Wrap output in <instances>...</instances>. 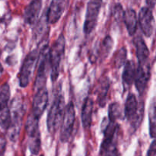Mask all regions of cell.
I'll list each match as a JSON object with an SVG mask.
<instances>
[{
  "label": "cell",
  "mask_w": 156,
  "mask_h": 156,
  "mask_svg": "<svg viewBox=\"0 0 156 156\" xmlns=\"http://www.w3.org/2000/svg\"><path fill=\"white\" fill-rule=\"evenodd\" d=\"M66 47V40L63 35H60L54 44H53L49 52V64L51 69L52 82H56L59 75V68L62 58L63 56Z\"/></svg>",
  "instance_id": "cell-1"
},
{
  "label": "cell",
  "mask_w": 156,
  "mask_h": 156,
  "mask_svg": "<svg viewBox=\"0 0 156 156\" xmlns=\"http://www.w3.org/2000/svg\"><path fill=\"white\" fill-rule=\"evenodd\" d=\"M65 101L62 94H58L53 100L47 116V129L50 133L53 134L61 126L64 112H65Z\"/></svg>",
  "instance_id": "cell-2"
},
{
  "label": "cell",
  "mask_w": 156,
  "mask_h": 156,
  "mask_svg": "<svg viewBox=\"0 0 156 156\" xmlns=\"http://www.w3.org/2000/svg\"><path fill=\"white\" fill-rule=\"evenodd\" d=\"M39 52L35 49L30 51L24 59L19 75H18L19 85L22 88H25L29 84L30 77L34 71L37 62L39 59Z\"/></svg>",
  "instance_id": "cell-3"
},
{
  "label": "cell",
  "mask_w": 156,
  "mask_h": 156,
  "mask_svg": "<svg viewBox=\"0 0 156 156\" xmlns=\"http://www.w3.org/2000/svg\"><path fill=\"white\" fill-rule=\"evenodd\" d=\"M75 120H76V112H75L74 105L70 101L66 106L63 118L61 123L60 140L62 143H66L69 140L74 127Z\"/></svg>",
  "instance_id": "cell-4"
},
{
  "label": "cell",
  "mask_w": 156,
  "mask_h": 156,
  "mask_svg": "<svg viewBox=\"0 0 156 156\" xmlns=\"http://www.w3.org/2000/svg\"><path fill=\"white\" fill-rule=\"evenodd\" d=\"M24 110L22 104L20 101L14 99L12 105V124L9 128V136L12 141H15L19 135L21 129V120L24 115Z\"/></svg>",
  "instance_id": "cell-5"
},
{
  "label": "cell",
  "mask_w": 156,
  "mask_h": 156,
  "mask_svg": "<svg viewBox=\"0 0 156 156\" xmlns=\"http://www.w3.org/2000/svg\"><path fill=\"white\" fill-rule=\"evenodd\" d=\"M101 5L102 0H89L88 2L84 23V33L85 34H91L96 27Z\"/></svg>",
  "instance_id": "cell-6"
},
{
  "label": "cell",
  "mask_w": 156,
  "mask_h": 156,
  "mask_svg": "<svg viewBox=\"0 0 156 156\" xmlns=\"http://www.w3.org/2000/svg\"><path fill=\"white\" fill-rule=\"evenodd\" d=\"M143 108L139 110L138 101L133 94H129L125 103V116L126 119L131 122L132 126L136 128L141 122L143 117Z\"/></svg>",
  "instance_id": "cell-7"
},
{
  "label": "cell",
  "mask_w": 156,
  "mask_h": 156,
  "mask_svg": "<svg viewBox=\"0 0 156 156\" xmlns=\"http://www.w3.org/2000/svg\"><path fill=\"white\" fill-rule=\"evenodd\" d=\"M48 47L47 44L43 46L41 53H40L39 59H38L39 65H38L36 80L34 82V88H36V91L43 87H45L46 80H47V78H46L47 69V65L48 64L49 52H50V49Z\"/></svg>",
  "instance_id": "cell-8"
},
{
  "label": "cell",
  "mask_w": 156,
  "mask_h": 156,
  "mask_svg": "<svg viewBox=\"0 0 156 156\" xmlns=\"http://www.w3.org/2000/svg\"><path fill=\"white\" fill-rule=\"evenodd\" d=\"M138 21L143 33L146 37L153 34L155 27V18L149 7H143L139 12Z\"/></svg>",
  "instance_id": "cell-9"
},
{
  "label": "cell",
  "mask_w": 156,
  "mask_h": 156,
  "mask_svg": "<svg viewBox=\"0 0 156 156\" xmlns=\"http://www.w3.org/2000/svg\"><path fill=\"white\" fill-rule=\"evenodd\" d=\"M47 103H48V91L45 86L37 90L36 94L34 98L31 114L40 120L43 113L47 108Z\"/></svg>",
  "instance_id": "cell-10"
},
{
  "label": "cell",
  "mask_w": 156,
  "mask_h": 156,
  "mask_svg": "<svg viewBox=\"0 0 156 156\" xmlns=\"http://www.w3.org/2000/svg\"><path fill=\"white\" fill-rule=\"evenodd\" d=\"M150 77V69L147 62L139 63L138 68L136 71L135 85L140 94H143L145 91Z\"/></svg>",
  "instance_id": "cell-11"
},
{
  "label": "cell",
  "mask_w": 156,
  "mask_h": 156,
  "mask_svg": "<svg viewBox=\"0 0 156 156\" xmlns=\"http://www.w3.org/2000/svg\"><path fill=\"white\" fill-rule=\"evenodd\" d=\"M66 0H52L47 12V21L50 24H56L64 12Z\"/></svg>",
  "instance_id": "cell-12"
},
{
  "label": "cell",
  "mask_w": 156,
  "mask_h": 156,
  "mask_svg": "<svg viewBox=\"0 0 156 156\" xmlns=\"http://www.w3.org/2000/svg\"><path fill=\"white\" fill-rule=\"evenodd\" d=\"M42 7V0H32L26 7L24 19L27 24H34L37 20Z\"/></svg>",
  "instance_id": "cell-13"
},
{
  "label": "cell",
  "mask_w": 156,
  "mask_h": 156,
  "mask_svg": "<svg viewBox=\"0 0 156 156\" xmlns=\"http://www.w3.org/2000/svg\"><path fill=\"white\" fill-rule=\"evenodd\" d=\"M135 66L133 61L129 60L126 62L123 69V75H122V80H123V85L125 90L129 88L135 81L136 76Z\"/></svg>",
  "instance_id": "cell-14"
},
{
  "label": "cell",
  "mask_w": 156,
  "mask_h": 156,
  "mask_svg": "<svg viewBox=\"0 0 156 156\" xmlns=\"http://www.w3.org/2000/svg\"><path fill=\"white\" fill-rule=\"evenodd\" d=\"M94 103L92 99L90 98H86L84 101L82 110V121L84 128L88 129L91 125L92 121V113Z\"/></svg>",
  "instance_id": "cell-15"
},
{
  "label": "cell",
  "mask_w": 156,
  "mask_h": 156,
  "mask_svg": "<svg viewBox=\"0 0 156 156\" xmlns=\"http://www.w3.org/2000/svg\"><path fill=\"white\" fill-rule=\"evenodd\" d=\"M134 44L136 50V56L139 63H146L147 62L149 56V50L144 40L141 37H137L134 40Z\"/></svg>",
  "instance_id": "cell-16"
},
{
  "label": "cell",
  "mask_w": 156,
  "mask_h": 156,
  "mask_svg": "<svg viewBox=\"0 0 156 156\" xmlns=\"http://www.w3.org/2000/svg\"><path fill=\"white\" fill-rule=\"evenodd\" d=\"M125 24H126V29L129 35H134V34L136 31L137 28V19L136 13L133 9H128L125 12L124 19H123Z\"/></svg>",
  "instance_id": "cell-17"
},
{
  "label": "cell",
  "mask_w": 156,
  "mask_h": 156,
  "mask_svg": "<svg viewBox=\"0 0 156 156\" xmlns=\"http://www.w3.org/2000/svg\"><path fill=\"white\" fill-rule=\"evenodd\" d=\"M38 123H39V119L34 117L33 114H30L28 116L25 124V129L27 135H28L29 139L41 136L39 131V126H38Z\"/></svg>",
  "instance_id": "cell-18"
},
{
  "label": "cell",
  "mask_w": 156,
  "mask_h": 156,
  "mask_svg": "<svg viewBox=\"0 0 156 156\" xmlns=\"http://www.w3.org/2000/svg\"><path fill=\"white\" fill-rule=\"evenodd\" d=\"M110 88V81L108 78H102L101 80L98 91V102L101 107H104L106 104L107 96Z\"/></svg>",
  "instance_id": "cell-19"
},
{
  "label": "cell",
  "mask_w": 156,
  "mask_h": 156,
  "mask_svg": "<svg viewBox=\"0 0 156 156\" xmlns=\"http://www.w3.org/2000/svg\"><path fill=\"white\" fill-rule=\"evenodd\" d=\"M149 133L151 137H156V99H154L150 105L149 111Z\"/></svg>",
  "instance_id": "cell-20"
},
{
  "label": "cell",
  "mask_w": 156,
  "mask_h": 156,
  "mask_svg": "<svg viewBox=\"0 0 156 156\" xmlns=\"http://www.w3.org/2000/svg\"><path fill=\"white\" fill-rule=\"evenodd\" d=\"M113 46H114V41L112 37L109 35L105 37L102 41L101 46L100 47V56L101 59H105L108 56L111 50H112Z\"/></svg>",
  "instance_id": "cell-21"
},
{
  "label": "cell",
  "mask_w": 156,
  "mask_h": 156,
  "mask_svg": "<svg viewBox=\"0 0 156 156\" xmlns=\"http://www.w3.org/2000/svg\"><path fill=\"white\" fill-rule=\"evenodd\" d=\"M12 124V114L8 107L0 111V126L4 129H9Z\"/></svg>",
  "instance_id": "cell-22"
},
{
  "label": "cell",
  "mask_w": 156,
  "mask_h": 156,
  "mask_svg": "<svg viewBox=\"0 0 156 156\" xmlns=\"http://www.w3.org/2000/svg\"><path fill=\"white\" fill-rule=\"evenodd\" d=\"M10 98V88L8 84L0 87V111L7 107Z\"/></svg>",
  "instance_id": "cell-23"
},
{
  "label": "cell",
  "mask_w": 156,
  "mask_h": 156,
  "mask_svg": "<svg viewBox=\"0 0 156 156\" xmlns=\"http://www.w3.org/2000/svg\"><path fill=\"white\" fill-rule=\"evenodd\" d=\"M126 57H127V52L125 47L120 49L117 52L114 57V66L117 68H120L125 65L126 62Z\"/></svg>",
  "instance_id": "cell-24"
},
{
  "label": "cell",
  "mask_w": 156,
  "mask_h": 156,
  "mask_svg": "<svg viewBox=\"0 0 156 156\" xmlns=\"http://www.w3.org/2000/svg\"><path fill=\"white\" fill-rule=\"evenodd\" d=\"M121 115L120 105L117 103H113L109 106L108 110V120L111 122H116Z\"/></svg>",
  "instance_id": "cell-25"
},
{
  "label": "cell",
  "mask_w": 156,
  "mask_h": 156,
  "mask_svg": "<svg viewBox=\"0 0 156 156\" xmlns=\"http://www.w3.org/2000/svg\"><path fill=\"white\" fill-rule=\"evenodd\" d=\"M113 12H114L115 20H117L118 21H123V19H124L125 12L123 11V6L121 5V4H120V3L116 4L114 7Z\"/></svg>",
  "instance_id": "cell-26"
},
{
  "label": "cell",
  "mask_w": 156,
  "mask_h": 156,
  "mask_svg": "<svg viewBox=\"0 0 156 156\" xmlns=\"http://www.w3.org/2000/svg\"><path fill=\"white\" fill-rule=\"evenodd\" d=\"M101 155L103 156H120L119 155L118 151L117 149V146H116L115 143L111 145Z\"/></svg>",
  "instance_id": "cell-27"
},
{
  "label": "cell",
  "mask_w": 156,
  "mask_h": 156,
  "mask_svg": "<svg viewBox=\"0 0 156 156\" xmlns=\"http://www.w3.org/2000/svg\"><path fill=\"white\" fill-rule=\"evenodd\" d=\"M147 156H156V139L151 144L148 151Z\"/></svg>",
  "instance_id": "cell-28"
},
{
  "label": "cell",
  "mask_w": 156,
  "mask_h": 156,
  "mask_svg": "<svg viewBox=\"0 0 156 156\" xmlns=\"http://www.w3.org/2000/svg\"><path fill=\"white\" fill-rule=\"evenodd\" d=\"M146 3H147L148 6H149L150 9L155 7L156 4V0H146Z\"/></svg>",
  "instance_id": "cell-29"
},
{
  "label": "cell",
  "mask_w": 156,
  "mask_h": 156,
  "mask_svg": "<svg viewBox=\"0 0 156 156\" xmlns=\"http://www.w3.org/2000/svg\"><path fill=\"white\" fill-rule=\"evenodd\" d=\"M2 71H3V68H2V66L1 65V64H0V73H2Z\"/></svg>",
  "instance_id": "cell-30"
},
{
  "label": "cell",
  "mask_w": 156,
  "mask_h": 156,
  "mask_svg": "<svg viewBox=\"0 0 156 156\" xmlns=\"http://www.w3.org/2000/svg\"><path fill=\"white\" fill-rule=\"evenodd\" d=\"M41 156H44V155H41Z\"/></svg>",
  "instance_id": "cell-31"
},
{
  "label": "cell",
  "mask_w": 156,
  "mask_h": 156,
  "mask_svg": "<svg viewBox=\"0 0 156 156\" xmlns=\"http://www.w3.org/2000/svg\"><path fill=\"white\" fill-rule=\"evenodd\" d=\"M66 1H68V0H66Z\"/></svg>",
  "instance_id": "cell-32"
}]
</instances>
